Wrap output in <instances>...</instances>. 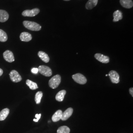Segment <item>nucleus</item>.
Here are the masks:
<instances>
[{
    "mask_svg": "<svg viewBox=\"0 0 133 133\" xmlns=\"http://www.w3.org/2000/svg\"><path fill=\"white\" fill-rule=\"evenodd\" d=\"M26 83L27 86H28L29 88H30V89H31V90H36L38 88V86L36 83L32 81H30L29 79H27L26 81Z\"/></svg>",
    "mask_w": 133,
    "mask_h": 133,
    "instance_id": "aec40b11",
    "label": "nucleus"
},
{
    "mask_svg": "<svg viewBox=\"0 0 133 133\" xmlns=\"http://www.w3.org/2000/svg\"><path fill=\"white\" fill-rule=\"evenodd\" d=\"M3 56L5 59V60L9 63H12L14 62V55L13 53L10 50H6L3 53Z\"/></svg>",
    "mask_w": 133,
    "mask_h": 133,
    "instance_id": "6e6552de",
    "label": "nucleus"
},
{
    "mask_svg": "<svg viewBox=\"0 0 133 133\" xmlns=\"http://www.w3.org/2000/svg\"><path fill=\"white\" fill-rule=\"evenodd\" d=\"M43 93L42 91H38L35 95V102L36 104H38L41 103L42 98L43 97Z\"/></svg>",
    "mask_w": 133,
    "mask_h": 133,
    "instance_id": "5701e85b",
    "label": "nucleus"
},
{
    "mask_svg": "<svg viewBox=\"0 0 133 133\" xmlns=\"http://www.w3.org/2000/svg\"><path fill=\"white\" fill-rule=\"evenodd\" d=\"M61 81V77L59 75H55L49 81V85L52 89H55L58 87Z\"/></svg>",
    "mask_w": 133,
    "mask_h": 133,
    "instance_id": "f03ea898",
    "label": "nucleus"
},
{
    "mask_svg": "<svg viewBox=\"0 0 133 133\" xmlns=\"http://www.w3.org/2000/svg\"><path fill=\"white\" fill-rule=\"evenodd\" d=\"M113 16L114 18L113 19V21L114 22H117L122 19L123 14L121 11H120L119 10H117L114 11V14H113Z\"/></svg>",
    "mask_w": 133,
    "mask_h": 133,
    "instance_id": "dca6fc26",
    "label": "nucleus"
},
{
    "mask_svg": "<svg viewBox=\"0 0 133 133\" xmlns=\"http://www.w3.org/2000/svg\"><path fill=\"white\" fill-rule=\"evenodd\" d=\"M66 91L65 90H62L59 91L56 95V97H55L56 100L58 102H62L64 100L65 95H66Z\"/></svg>",
    "mask_w": 133,
    "mask_h": 133,
    "instance_id": "6ab92c4d",
    "label": "nucleus"
},
{
    "mask_svg": "<svg viewBox=\"0 0 133 133\" xmlns=\"http://www.w3.org/2000/svg\"><path fill=\"white\" fill-rule=\"evenodd\" d=\"M8 40L7 34L3 30L0 29V42H5Z\"/></svg>",
    "mask_w": 133,
    "mask_h": 133,
    "instance_id": "4be33fe9",
    "label": "nucleus"
},
{
    "mask_svg": "<svg viewBox=\"0 0 133 133\" xmlns=\"http://www.w3.org/2000/svg\"><path fill=\"white\" fill-rule=\"evenodd\" d=\"M9 75L11 81L17 83L22 81V77L19 75L18 72L15 70H12L10 71Z\"/></svg>",
    "mask_w": 133,
    "mask_h": 133,
    "instance_id": "39448f33",
    "label": "nucleus"
},
{
    "mask_svg": "<svg viewBox=\"0 0 133 133\" xmlns=\"http://www.w3.org/2000/svg\"><path fill=\"white\" fill-rule=\"evenodd\" d=\"M10 113V109L8 108H5L2 110L0 112V121H3L8 117Z\"/></svg>",
    "mask_w": 133,
    "mask_h": 133,
    "instance_id": "a211bd4d",
    "label": "nucleus"
},
{
    "mask_svg": "<svg viewBox=\"0 0 133 133\" xmlns=\"http://www.w3.org/2000/svg\"><path fill=\"white\" fill-rule=\"evenodd\" d=\"M70 129L66 126H63L57 130V133H70Z\"/></svg>",
    "mask_w": 133,
    "mask_h": 133,
    "instance_id": "412c9836",
    "label": "nucleus"
},
{
    "mask_svg": "<svg viewBox=\"0 0 133 133\" xmlns=\"http://www.w3.org/2000/svg\"><path fill=\"white\" fill-rule=\"evenodd\" d=\"M98 2V0H89L86 4V9L87 10H92L95 7Z\"/></svg>",
    "mask_w": 133,
    "mask_h": 133,
    "instance_id": "4468645a",
    "label": "nucleus"
},
{
    "mask_svg": "<svg viewBox=\"0 0 133 133\" xmlns=\"http://www.w3.org/2000/svg\"><path fill=\"white\" fill-rule=\"evenodd\" d=\"M38 56L41 58V59L45 63H48L50 59L48 55L46 53L43 51H39L38 52Z\"/></svg>",
    "mask_w": 133,
    "mask_h": 133,
    "instance_id": "f3484780",
    "label": "nucleus"
},
{
    "mask_svg": "<svg viewBox=\"0 0 133 133\" xmlns=\"http://www.w3.org/2000/svg\"><path fill=\"white\" fill-rule=\"evenodd\" d=\"M38 72L45 76H50L52 74L51 69L46 66L42 65L38 66Z\"/></svg>",
    "mask_w": 133,
    "mask_h": 133,
    "instance_id": "7ed1b4c3",
    "label": "nucleus"
},
{
    "mask_svg": "<svg viewBox=\"0 0 133 133\" xmlns=\"http://www.w3.org/2000/svg\"><path fill=\"white\" fill-rule=\"evenodd\" d=\"M95 58L98 61L103 63L107 64L109 62V57L100 53L95 54Z\"/></svg>",
    "mask_w": 133,
    "mask_h": 133,
    "instance_id": "1a4fd4ad",
    "label": "nucleus"
},
{
    "mask_svg": "<svg viewBox=\"0 0 133 133\" xmlns=\"http://www.w3.org/2000/svg\"><path fill=\"white\" fill-rule=\"evenodd\" d=\"M3 74V70L0 68V76H1Z\"/></svg>",
    "mask_w": 133,
    "mask_h": 133,
    "instance_id": "bb28decb",
    "label": "nucleus"
},
{
    "mask_svg": "<svg viewBox=\"0 0 133 133\" xmlns=\"http://www.w3.org/2000/svg\"><path fill=\"white\" fill-rule=\"evenodd\" d=\"M20 39L21 41L25 42H28L32 40V35L28 32H22L20 35Z\"/></svg>",
    "mask_w": 133,
    "mask_h": 133,
    "instance_id": "9b49d317",
    "label": "nucleus"
},
{
    "mask_svg": "<svg viewBox=\"0 0 133 133\" xmlns=\"http://www.w3.org/2000/svg\"><path fill=\"white\" fill-rule=\"evenodd\" d=\"M9 18L8 13L4 10H0V22H5Z\"/></svg>",
    "mask_w": 133,
    "mask_h": 133,
    "instance_id": "ddd939ff",
    "label": "nucleus"
},
{
    "mask_svg": "<svg viewBox=\"0 0 133 133\" xmlns=\"http://www.w3.org/2000/svg\"><path fill=\"white\" fill-rule=\"evenodd\" d=\"M31 71H32V73H33L34 74H38V68H34L31 70Z\"/></svg>",
    "mask_w": 133,
    "mask_h": 133,
    "instance_id": "393cba45",
    "label": "nucleus"
},
{
    "mask_svg": "<svg viewBox=\"0 0 133 133\" xmlns=\"http://www.w3.org/2000/svg\"><path fill=\"white\" fill-rule=\"evenodd\" d=\"M73 113V109L71 108H69L66 109L64 112L62 113L61 120L63 121H65L69 118Z\"/></svg>",
    "mask_w": 133,
    "mask_h": 133,
    "instance_id": "9d476101",
    "label": "nucleus"
},
{
    "mask_svg": "<svg viewBox=\"0 0 133 133\" xmlns=\"http://www.w3.org/2000/svg\"><path fill=\"white\" fill-rule=\"evenodd\" d=\"M64 1H70V0H64Z\"/></svg>",
    "mask_w": 133,
    "mask_h": 133,
    "instance_id": "cd10ccee",
    "label": "nucleus"
},
{
    "mask_svg": "<svg viewBox=\"0 0 133 133\" xmlns=\"http://www.w3.org/2000/svg\"><path fill=\"white\" fill-rule=\"evenodd\" d=\"M109 76L111 81L114 83H118L120 81V77L119 74L115 71H109Z\"/></svg>",
    "mask_w": 133,
    "mask_h": 133,
    "instance_id": "0eeeda50",
    "label": "nucleus"
},
{
    "mask_svg": "<svg viewBox=\"0 0 133 133\" xmlns=\"http://www.w3.org/2000/svg\"><path fill=\"white\" fill-rule=\"evenodd\" d=\"M129 91H130V94L131 95V96L133 97V88H130L129 89Z\"/></svg>",
    "mask_w": 133,
    "mask_h": 133,
    "instance_id": "a878e982",
    "label": "nucleus"
},
{
    "mask_svg": "<svg viewBox=\"0 0 133 133\" xmlns=\"http://www.w3.org/2000/svg\"><path fill=\"white\" fill-rule=\"evenodd\" d=\"M72 77L76 82L80 84H84L87 82V79L85 77L79 73L72 75Z\"/></svg>",
    "mask_w": 133,
    "mask_h": 133,
    "instance_id": "20e7f679",
    "label": "nucleus"
},
{
    "mask_svg": "<svg viewBox=\"0 0 133 133\" xmlns=\"http://www.w3.org/2000/svg\"><path fill=\"white\" fill-rule=\"evenodd\" d=\"M24 27L31 31H38L41 30L42 27L38 23L29 21H24L23 22Z\"/></svg>",
    "mask_w": 133,
    "mask_h": 133,
    "instance_id": "f257e3e1",
    "label": "nucleus"
},
{
    "mask_svg": "<svg viewBox=\"0 0 133 133\" xmlns=\"http://www.w3.org/2000/svg\"><path fill=\"white\" fill-rule=\"evenodd\" d=\"M36 117L37 118V119H34V121L35 122H38L39 119H40L41 116V114H36L35 115Z\"/></svg>",
    "mask_w": 133,
    "mask_h": 133,
    "instance_id": "b1692460",
    "label": "nucleus"
},
{
    "mask_svg": "<svg viewBox=\"0 0 133 133\" xmlns=\"http://www.w3.org/2000/svg\"><path fill=\"white\" fill-rule=\"evenodd\" d=\"M62 112L61 110H58L56 111L55 114L53 115L52 117V120L53 122H56L58 121H59L60 119H61L62 117Z\"/></svg>",
    "mask_w": 133,
    "mask_h": 133,
    "instance_id": "2eb2a0df",
    "label": "nucleus"
},
{
    "mask_svg": "<svg viewBox=\"0 0 133 133\" xmlns=\"http://www.w3.org/2000/svg\"><path fill=\"white\" fill-rule=\"evenodd\" d=\"M40 10L38 8H35L32 10H25L22 13V15L23 16L27 17H33L38 14Z\"/></svg>",
    "mask_w": 133,
    "mask_h": 133,
    "instance_id": "423d86ee",
    "label": "nucleus"
},
{
    "mask_svg": "<svg viewBox=\"0 0 133 133\" xmlns=\"http://www.w3.org/2000/svg\"><path fill=\"white\" fill-rule=\"evenodd\" d=\"M121 5L126 9H131L133 7V3L132 0H120Z\"/></svg>",
    "mask_w": 133,
    "mask_h": 133,
    "instance_id": "f8f14e48",
    "label": "nucleus"
}]
</instances>
